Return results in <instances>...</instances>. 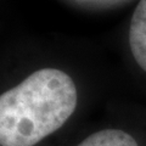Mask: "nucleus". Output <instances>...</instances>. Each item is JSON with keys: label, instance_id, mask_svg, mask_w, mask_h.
I'll return each instance as SVG.
<instances>
[{"label": "nucleus", "instance_id": "obj_2", "mask_svg": "<svg viewBox=\"0 0 146 146\" xmlns=\"http://www.w3.org/2000/svg\"><path fill=\"white\" fill-rule=\"evenodd\" d=\"M129 45L135 61L146 72V0H140L131 17Z\"/></svg>", "mask_w": 146, "mask_h": 146}, {"label": "nucleus", "instance_id": "obj_1", "mask_svg": "<svg viewBox=\"0 0 146 146\" xmlns=\"http://www.w3.org/2000/svg\"><path fill=\"white\" fill-rule=\"evenodd\" d=\"M77 88L56 68L33 72L0 95V146H34L67 122L77 106Z\"/></svg>", "mask_w": 146, "mask_h": 146}, {"label": "nucleus", "instance_id": "obj_3", "mask_svg": "<svg viewBox=\"0 0 146 146\" xmlns=\"http://www.w3.org/2000/svg\"><path fill=\"white\" fill-rule=\"evenodd\" d=\"M78 146H139L131 135L118 129H105L89 135Z\"/></svg>", "mask_w": 146, "mask_h": 146}]
</instances>
